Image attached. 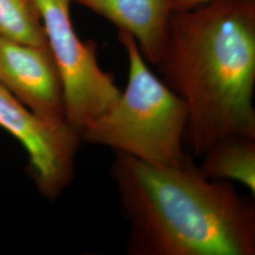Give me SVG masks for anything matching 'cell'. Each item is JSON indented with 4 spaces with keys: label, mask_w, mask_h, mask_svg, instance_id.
Wrapping results in <instances>:
<instances>
[{
    "label": "cell",
    "mask_w": 255,
    "mask_h": 255,
    "mask_svg": "<svg viewBox=\"0 0 255 255\" xmlns=\"http://www.w3.org/2000/svg\"><path fill=\"white\" fill-rule=\"evenodd\" d=\"M109 175L128 227V255H255V202L206 178L188 155L164 166L114 152Z\"/></svg>",
    "instance_id": "1"
},
{
    "label": "cell",
    "mask_w": 255,
    "mask_h": 255,
    "mask_svg": "<svg viewBox=\"0 0 255 255\" xmlns=\"http://www.w3.org/2000/svg\"><path fill=\"white\" fill-rule=\"evenodd\" d=\"M157 68L185 101V148L200 158L225 137H255V0L175 12Z\"/></svg>",
    "instance_id": "2"
},
{
    "label": "cell",
    "mask_w": 255,
    "mask_h": 255,
    "mask_svg": "<svg viewBox=\"0 0 255 255\" xmlns=\"http://www.w3.org/2000/svg\"><path fill=\"white\" fill-rule=\"evenodd\" d=\"M128 58V82L117 103L81 132L82 143L106 146L147 164L180 165L185 151V101L148 66L136 42L119 30Z\"/></svg>",
    "instance_id": "3"
},
{
    "label": "cell",
    "mask_w": 255,
    "mask_h": 255,
    "mask_svg": "<svg viewBox=\"0 0 255 255\" xmlns=\"http://www.w3.org/2000/svg\"><path fill=\"white\" fill-rule=\"evenodd\" d=\"M36 3L47 46L62 78L66 122L81 134L117 103L122 90L115 77L101 68L97 44L78 35L71 18V0Z\"/></svg>",
    "instance_id": "4"
},
{
    "label": "cell",
    "mask_w": 255,
    "mask_h": 255,
    "mask_svg": "<svg viewBox=\"0 0 255 255\" xmlns=\"http://www.w3.org/2000/svg\"><path fill=\"white\" fill-rule=\"evenodd\" d=\"M0 127L24 146L39 193L55 201L71 183L82 139L66 121L41 119L0 84Z\"/></svg>",
    "instance_id": "5"
},
{
    "label": "cell",
    "mask_w": 255,
    "mask_h": 255,
    "mask_svg": "<svg viewBox=\"0 0 255 255\" xmlns=\"http://www.w3.org/2000/svg\"><path fill=\"white\" fill-rule=\"evenodd\" d=\"M0 84L37 117L66 121L63 82L47 45L0 36Z\"/></svg>",
    "instance_id": "6"
},
{
    "label": "cell",
    "mask_w": 255,
    "mask_h": 255,
    "mask_svg": "<svg viewBox=\"0 0 255 255\" xmlns=\"http://www.w3.org/2000/svg\"><path fill=\"white\" fill-rule=\"evenodd\" d=\"M129 33L148 64L164 54L174 11L171 0H71Z\"/></svg>",
    "instance_id": "7"
},
{
    "label": "cell",
    "mask_w": 255,
    "mask_h": 255,
    "mask_svg": "<svg viewBox=\"0 0 255 255\" xmlns=\"http://www.w3.org/2000/svg\"><path fill=\"white\" fill-rule=\"evenodd\" d=\"M200 158L198 165L206 178L239 183L255 198V137H225Z\"/></svg>",
    "instance_id": "8"
},
{
    "label": "cell",
    "mask_w": 255,
    "mask_h": 255,
    "mask_svg": "<svg viewBox=\"0 0 255 255\" xmlns=\"http://www.w3.org/2000/svg\"><path fill=\"white\" fill-rule=\"evenodd\" d=\"M0 36L27 45H47L36 0H0Z\"/></svg>",
    "instance_id": "9"
},
{
    "label": "cell",
    "mask_w": 255,
    "mask_h": 255,
    "mask_svg": "<svg viewBox=\"0 0 255 255\" xmlns=\"http://www.w3.org/2000/svg\"><path fill=\"white\" fill-rule=\"evenodd\" d=\"M217 0H171L174 13L198 8Z\"/></svg>",
    "instance_id": "10"
}]
</instances>
